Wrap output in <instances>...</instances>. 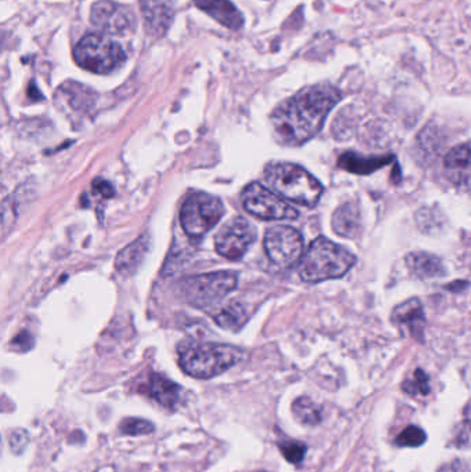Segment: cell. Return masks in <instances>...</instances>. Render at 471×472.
Segmentation results:
<instances>
[{
    "label": "cell",
    "instance_id": "cell-6",
    "mask_svg": "<svg viewBox=\"0 0 471 472\" xmlns=\"http://www.w3.org/2000/svg\"><path fill=\"white\" fill-rule=\"evenodd\" d=\"M224 215V205L215 195L197 192L184 203L180 211V223L191 238H202Z\"/></svg>",
    "mask_w": 471,
    "mask_h": 472
},
{
    "label": "cell",
    "instance_id": "cell-7",
    "mask_svg": "<svg viewBox=\"0 0 471 472\" xmlns=\"http://www.w3.org/2000/svg\"><path fill=\"white\" fill-rule=\"evenodd\" d=\"M242 202L248 213L260 220H296L299 211L291 208L277 192L270 191L259 182L245 188Z\"/></svg>",
    "mask_w": 471,
    "mask_h": 472
},
{
    "label": "cell",
    "instance_id": "cell-21",
    "mask_svg": "<svg viewBox=\"0 0 471 472\" xmlns=\"http://www.w3.org/2000/svg\"><path fill=\"white\" fill-rule=\"evenodd\" d=\"M333 231L345 238H353L360 228V215L353 203H346L335 211L332 217Z\"/></svg>",
    "mask_w": 471,
    "mask_h": 472
},
{
    "label": "cell",
    "instance_id": "cell-16",
    "mask_svg": "<svg viewBox=\"0 0 471 472\" xmlns=\"http://www.w3.org/2000/svg\"><path fill=\"white\" fill-rule=\"evenodd\" d=\"M194 5L228 30L244 27V15L230 0H194Z\"/></svg>",
    "mask_w": 471,
    "mask_h": 472
},
{
    "label": "cell",
    "instance_id": "cell-28",
    "mask_svg": "<svg viewBox=\"0 0 471 472\" xmlns=\"http://www.w3.org/2000/svg\"><path fill=\"white\" fill-rule=\"evenodd\" d=\"M93 191H95V194L100 195V197L106 198V199L114 197V194H115L114 187L106 180H96L93 182Z\"/></svg>",
    "mask_w": 471,
    "mask_h": 472
},
{
    "label": "cell",
    "instance_id": "cell-30",
    "mask_svg": "<svg viewBox=\"0 0 471 472\" xmlns=\"http://www.w3.org/2000/svg\"><path fill=\"white\" fill-rule=\"evenodd\" d=\"M439 472H466V469L465 467H463L462 461H455V463L442 467Z\"/></svg>",
    "mask_w": 471,
    "mask_h": 472
},
{
    "label": "cell",
    "instance_id": "cell-12",
    "mask_svg": "<svg viewBox=\"0 0 471 472\" xmlns=\"http://www.w3.org/2000/svg\"><path fill=\"white\" fill-rule=\"evenodd\" d=\"M90 20L98 30L111 35H122L134 27V14L109 0H98L93 5Z\"/></svg>",
    "mask_w": 471,
    "mask_h": 472
},
{
    "label": "cell",
    "instance_id": "cell-2",
    "mask_svg": "<svg viewBox=\"0 0 471 472\" xmlns=\"http://www.w3.org/2000/svg\"><path fill=\"white\" fill-rule=\"evenodd\" d=\"M244 359V351L233 346L213 343H187L179 348V364L195 379H213Z\"/></svg>",
    "mask_w": 471,
    "mask_h": 472
},
{
    "label": "cell",
    "instance_id": "cell-26",
    "mask_svg": "<svg viewBox=\"0 0 471 472\" xmlns=\"http://www.w3.org/2000/svg\"><path fill=\"white\" fill-rule=\"evenodd\" d=\"M280 449L289 463L300 464L306 456L307 448L303 443L286 440V442L280 443Z\"/></svg>",
    "mask_w": 471,
    "mask_h": 472
},
{
    "label": "cell",
    "instance_id": "cell-1",
    "mask_svg": "<svg viewBox=\"0 0 471 472\" xmlns=\"http://www.w3.org/2000/svg\"><path fill=\"white\" fill-rule=\"evenodd\" d=\"M340 91L329 85L304 88L283 101L272 115V130L278 143L299 147L316 137L328 115L339 103Z\"/></svg>",
    "mask_w": 471,
    "mask_h": 472
},
{
    "label": "cell",
    "instance_id": "cell-15",
    "mask_svg": "<svg viewBox=\"0 0 471 472\" xmlns=\"http://www.w3.org/2000/svg\"><path fill=\"white\" fill-rule=\"evenodd\" d=\"M140 7L150 33L155 36L165 35L173 21L171 0H140Z\"/></svg>",
    "mask_w": 471,
    "mask_h": 472
},
{
    "label": "cell",
    "instance_id": "cell-20",
    "mask_svg": "<svg viewBox=\"0 0 471 472\" xmlns=\"http://www.w3.org/2000/svg\"><path fill=\"white\" fill-rule=\"evenodd\" d=\"M392 161V156L365 158V156L356 155V153H346L339 158V166L350 173L369 174L374 173L377 169L384 168Z\"/></svg>",
    "mask_w": 471,
    "mask_h": 472
},
{
    "label": "cell",
    "instance_id": "cell-22",
    "mask_svg": "<svg viewBox=\"0 0 471 472\" xmlns=\"http://www.w3.org/2000/svg\"><path fill=\"white\" fill-rule=\"evenodd\" d=\"M216 323L226 330H238L246 320V311L239 302L227 305L215 317Z\"/></svg>",
    "mask_w": 471,
    "mask_h": 472
},
{
    "label": "cell",
    "instance_id": "cell-25",
    "mask_svg": "<svg viewBox=\"0 0 471 472\" xmlns=\"http://www.w3.org/2000/svg\"><path fill=\"white\" fill-rule=\"evenodd\" d=\"M424 442H426V432L415 426L403 430L395 440L398 446H405V448H418Z\"/></svg>",
    "mask_w": 471,
    "mask_h": 472
},
{
    "label": "cell",
    "instance_id": "cell-4",
    "mask_svg": "<svg viewBox=\"0 0 471 472\" xmlns=\"http://www.w3.org/2000/svg\"><path fill=\"white\" fill-rule=\"evenodd\" d=\"M264 177L267 184L283 199L306 208H314L324 194L321 182L298 164H270Z\"/></svg>",
    "mask_w": 471,
    "mask_h": 472
},
{
    "label": "cell",
    "instance_id": "cell-18",
    "mask_svg": "<svg viewBox=\"0 0 471 472\" xmlns=\"http://www.w3.org/2000/svg\"><path fill=\"white\" fill-rule=\"evenodd\" d=\"M150 250V239L148 236H140L137 241L130 244L129 246L125 247L116 255L115 267L121 275L129 276L133 273H136L137 268L142 264L145 255Z\"/></svg>",
    "mask_w": 471,
    "mask_h": 472
},
{
    "label": "cell",
    "instance_id": "cell-3",
    "mask_svg": "<svg viewBox=\"0 0 471 472\" xmlns=\"http://www.w3.org/2000/svg\"><path fill=\"white\" fill-rule=\"evenodd\" d=\"M356 263V255L350 250L321 236L309 245V250L301 258L299 273L303 281L319 283L329 279L342 278Z\"/></svg>",
    "mask_w": 471,
    "mask_h": 472
},
{
    "label": "cell",
    "instance_id": "cell-24",
    "mask_svg": "<svg viewBox=\"0 0 471 472\" xmlns=\"http://www.w3.org/2000/svg\"><path fill=\"white\" fill-rule=\"evenodd\" d=\"M402 388L410 395H428L430 393L428 375L423 370H416L413 373L412 379L403 383Z\"/></svg>",
    "mask_w": 471,
    "mask_h": 472
},
{
    "label": "cell",
    "instance_id": "cell-5",
    "mask_svg": "<svg viewBox=\"0 0 471 472\" xmlns=\"http://www.w3.org/2000/svg\"><path fill=\"white\" fill-rule=\"evenodd\" d=\"M74 57L80 68L98 75L111 74L126 60L122 46L98 33L83 36L75 47Z\"/></svg>",
    "mask_w": 471,
    "mask_h": 472
},
{
    "label": "cell",
    "instance_id": "cell-10",
    "mask_svg": "<svg viewBox=\"0 0 471 472\" xmlns=\"http://www.w3.org/2000/svg\"><path fill=\"white\" fill-rule=\"evenodd\" d=\"M256 239V228L246 218L234 217L221 227L215 238L218 255L228 260H239Z\"/></svg>",
    "mask_w": 471,
    "mask_h": 472
},
{
    "label": "cell",
    "instance_id": "cell-27",
    "mask_svg": "<svg viewBox=\"0 0 471 472\" xmlns=\"http://www.w3.org/2000/svg\"><path fill=\"white\" fill-rule=\"evenodd\" d=\"M152 424H151V422L145 421V420L130 419L126 420L124 424H121V431L124 432V434H150V432H152Z\"/></svg>",
    "mask_w": 471,
    "mask_h": 472
},
{
    "label": "cell",
    "instance_id": "cell-9",
    "mask_svg": "<svg viewBox=\"0 0 471 472\" xmlns=\"http://www.w3.org/2000/svg\"><path fill=\"white\" fill-rule=\"evenodd\" d=\"M264 249L275 265L281 268L291 267L303 255V236L291 227H270L265 232Z\"/></svg>",
    "mask_w": 471,
    "mask_h": 472
},
{
    "label": "cell",
    "instance_id": "cell-19",
    "mask_svg": "<svg viewBox=\"0 0 471 472\" xmlns=\"http://www.w3.org/2000/svg\"><path fill=\"white\" fill-rule=\"evenodd\" d=\"M411 273L419 279H436L445 275V267L437 255L426 252H412L407 255Z\"/></svg>",
    "mask_w": 471,
    "mask_h": 472
},
{
    "label": "cell",
    "instance_id": "cell-11",
    "mask_svg": "<svg viewBox=\"0 0 471 472\" xmlns=\"http://www.w3.org/2000/svg\"><path fill=\"white\" fill-rule=\"evenodd\" d=\"M54 103L65 116L79 124L95 108L96 94L80 83L67 82L60 86L54 96Z\"/></svg>",
    "mask_w": 471,
    "mask_h": 472
},
{
    "label": "cell",
    "instance_id": "cell-23",
    "mask_svg": "<svg viewBox=\"0 0 471 472\" xmlns=\"http://www.w3.org/2000/svg\"><path fill=\"white\" fill-rule=\"evenodd\" d=\"M293 413L307 426H314L321 420V409L309 398H299L293 403Z\"/></svg>",
    "mask_w": 471,
    "mask_h": 472
},
{
    "label": "cell",
    "instance_id": "cell-17",
    "mask_svg": "<svg viewBox=\"0 0 471 472\" xmlns=\"http://www.w3.org/2000/svg\"><path fill=\"white\" fill-rule=\"evenodd\" d=\"M392 319L395 325L408 330L413 338L423 335L426 318H424L423 307L418 299L408 300L395 307Z\"/></svg>",
    "mask_w": 471,
    "mask_h": 472
},
{
    "label": "cell",
    "instance_id": "cell-13",
    "mask_svg": "<svg viewBox=\"0 0 471 472\" xmlns=\"http://www.w3.org/2000/svg\"><path fill=\"white\" fill-rule=\"evenodd\" d=\"M448 179L463 191H471V141L452 148L444 159Z\"/></svg>",
    "mask_w": 471,
    "mask_h": 472
},
{
    "label": "cell",
    "instance_id": "cell-14",
    "mask_svg": "<svg viewBox=\"0 0 471 472\" xmlns=\"http://www.w3.org/2000/svg\"><path fill=\"white\" fill-rule=\"evenodd\" d=\"M137 390L165 408H176L181 393L180 385L160 373H151L144 382L140 383Z\"/></svg>",
    "mask_w": 471,
    "mask_h": 472
},
{
    "label": "cell",
    "instance_id": "cell-29",
    "mask_svg": "<svg viewBox=\"0 0 471 472\" xmlns=\"http://www.w3.org/2000/svg\"><path fill=\"white\" fill-rule=\"evenodd\" d=\"M13 347L14 348H17V347H20V349H23V351H25V349L30 348L31 346H32V338H31V335L28 332H23L20 333V335L17 336V338L13 340Z\"/></svg>",
    "mask_w": 471,
    "mask_h": 472
},
{
    "label": "cell",
    "instance_id": "cell-8",
    "mask_svg": "<svg viewBox=\"0 0 471 472\" xmlns=\"http://www.w3.org/2000/svg\"><path fill=\"white\" fill-rule=\"evenodd\" d=\"M238 285V273L233 271L192 276L183 283V292L189 302L197 305L212 304L224 299Z\"/></svg>",
    "mask_w": 471,
    "mask_h": 472
}]
</instances>
